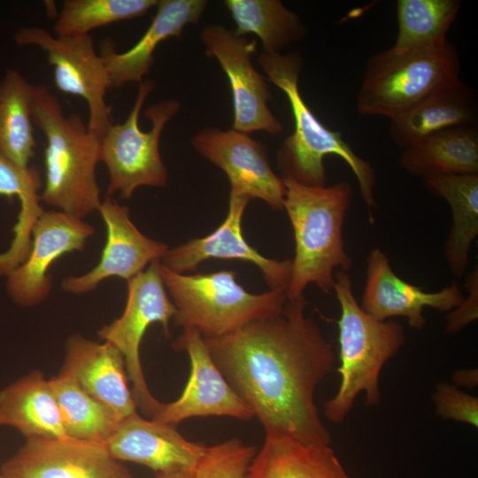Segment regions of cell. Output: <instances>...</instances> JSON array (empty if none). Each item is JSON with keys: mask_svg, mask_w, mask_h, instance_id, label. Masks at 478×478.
I'll use <instances>...</instances> for the list:
<instances>
[{"mask_svg": "<svg viewBox=\"0 0 478 478\" xmlns=\"http://www.w3.org/2000/svg\"><path fill=\"white\" fill-rule=\"evenodd\" d=\"M422 181L451 208L452 223L443 256L451 274L460 278L466 273L470 248L478 235V173L430 176Z\"/></svg>", "mask_w": 478, "mask_h": 478, "instance_id": "25", "label": "cell"}, {"mask_svg": "<svg viewBox=\"0 0 478 478\" xmlns=\"http://www.w3.org/2000/svg\"><path fill=\"white\" fill-rule=\"evenodd\" d=\"M460 71L458 51L449 42L427 50L380 51L366 62L355 100L357 111L392 120L459 80Z\"/></svg>", "mask_w": 478, "mask_h": 478, "instance_id": "7", "label": "cell"}, {"mask_svg": "<svg viewBox=\"0 0 478 478\" xmlns=\"http://www.w3.org/2000/svg\"><path fill=\"white\" fill-rule=\"evenodd\" d=\"M257 62L269 81L286 95L294 119L293 133L283 140L277 151L281 178L306 186H326L328 178L323 160L328 155H335L355 175L360 197L368 209L369 221L374 224L372 210L377 207L375 170L369 161L356 154L341 132L321 123L304 100L299 89L301 54L261 51Z\"/></svg>", "mask_w": 478, "mask_h": 478, "instance_id": "2", "label": "cell"}, {"mask_svg": "<svg viewBox=\"0 0 478 478\" xmlns=\"http://www.w3.org/2000/svg\"><path fill=\"white\" fill-rule=\"evenodd\" d=\"M119 461L143 465L156 473L194 472L206 446L181 436L175 426L138 412L120 421L104 443Z\"/></svg>", "mask_w": 478, "mask_h": 478, "instance_id": "19", "label": "cell"}, {"mask_svg": "<svg viewBox=\"0 0 478 478\" xmlns=\"http://www.w3.org/2000/svg\"><path fill=\"white\" fill-rule=\"evenodd\" d=\"M0 478H5V477L0 474Z\"/></svg>", "mask_w": 478, "mask_h": 478, "instance_id": "38", "label": "cell"}, {"mask_svg": "<svg viewBox=\"0 0 478 478\" xmlns=\"http://www.w3.org/2000/svg\"><path fill=\"white\" fill-rule=\"evenodd\" d=\"M60 372L71 376L120 420L137 413L124 358L113 344L98 343L80 334L69 336Z\"/></svg>", "mask_w": 478, "mask_h": 478, "instance_id": "20", "label": "cell"}, {"mask_svg": "<svg viewBox=\"0 0 478 478\" xmlns=\"http://www.w3.org/2000/svg\"><path fill=\"white\" fill-rule=\"evenodd\" d=\"M305 297L220 337L204 338L227 382L266 435L303 443L331 444L314 401L335 364L333 347L305 313Z\"/></svg>", "mask_w": 478, "mask_h": 478, "instance_id": "1", "label": "cell"}, {"mask_svg": "<svg viewBox=\"0 0 478 478\" xmlns=\"http://www.w3.org/2000/svg\"><path fill=\"white\" fill-rule=\"evenodd\" d=\"M452 379L459 386L474 388L478 383L477 368L457 370L452 375Z\"/></svg>", "mask_w": 478, "mask_h": 478, "instance_id": "36", "label": "cell"}, {"mask_svg": "<svg viewBox=\"0 0 478 478\" xmlns=\"http://www.w3.org/2000/svg\"><path fill=\"white\" fill-rule=\"evenodd\" d=\"M256 453L255 446L245 444L239 438L206 446L193 478H247Z\"/></svg>", "mask_w": 478, "mask_h": 478, "instance_id": "33", "label": "cell"}, {"mask_svg": "<svg viewBox=\"0 0 478 478\" xmlns=\"http://www.w3.org/2000/svg\"><path fill=\"white\" fill-rule=\"evenodd\" d=\"M200 40L205 54L218 61L228 79L233 102L232 129L248 135L257 131L271 135L281 134L283 125L268 106L273 98L269 86L251 63L257 41L214 24L203 27Z\"/></svg>", "mask_w": 478, "mask_h": 478, "instance_id": "11", "label": "cell"}, {"mask_svg": "<svg viewBox=\"0 0 478 478\" xmlns=\"http://www.w3.org/2000/svg\"><path fill=\"white\" fill-rule=\"evenodd\" d=\"M42 180L35 167H23L0 154V196L19 202L13 238L7 251L0 253V275H7L22 263L31 248L33 228L44 212L39 191Z\"/></svg>", "mask_w": 478, "mask_h": 478, "instance_id": "27", "label": "cell"}, {"mask_svg": "<svg viewBox=\"0 0 478 478\" xmlns=\"http://www.w3.org/2000/svg\"><path fill=\"white\" fill-rule=\"evenodd\" d=\"M207 3L205 0H158L150 26L130 49L117 52L111 40L103 41L99 54L108 73L110 89H120L129 82H143L150 73L159 43L170 37H180L186 26L197 24Z\"/></svg>", "mask_w": 478, "mask_h": 478, "instance_id": "21", "label": "cell"}, {"mask_svg": "<svg viewBox=\"0 0 478 478\" xmlns=\"http://www.w3.org/2000/svg\"><path fill=\"white\" fill-rule=\"evenodd\" d=\"M0 426L18 429L26 439L67 437L54 392L41 371L0 390Z\"/></svg>", "mask_w": 478, "mask_h": 478, "instance_id": "23", "label": "cell"}, {"mask_svg": "<svg viewBox=\"0 0 478 478\" xmlns=\"http://www.w3.org/2000/svg\"><path fill=\"white\" fill-rule=\"evenodd\" d=\"M432 399L437 416L478 427V398L446 382L436 384Z\"/></svg>", "mask_w": 478, "mask_h": 478, "instance_id": "34", "label": "cell"}, {"mask_svg": "<svg viewBox=\"0 0 478 478\" xmlns=\"http://www.w3.org/2000/svg\"><path fill=\"white\" fill-rule=\"evenodd\" d=\"M155 89L150 80L139 83L134 105L122 123H112L100 138V162L109 173L107 197L119 192L130 198L142 186L163 188L168 182V173L162 160L159 142L164 128L177 114L181 104L166 99L150 105L144 116L151 122L149 131L139 126L143 105Z\"/></svg>", "mask_w": 478, "mask_h": 478, "instance_id": "8", "label": "cell"}, {"mask_svg": "<svg viewBox=\"0 0 478 478\" xmlns=\"http://www.w3.org/2000/svg\"><path fill=\"white\" fill-rule=\"evenodd\" d=\"M5 478H135L104 443L69 437L26 439L0 467Z\"/></svg>", "mask_w": 478, "mask_h": 478, "instance_id": "15", "label": "cell"}, {"mask_svg": "<svg viewBox=\"0 0 478 478\" xmlns=\"http://www.w3.org/2000/svg\"><path fill=\"white\" fill-rule=\"evenodd\" d=\"M158 0H65L56 19V35H87L97 27L145 15Z\"/></svg>", "mask_w": 478, "mask_h": 478, "instance_id": "32", "label": "cell"}, {"mask_svg": "<svg viewBox=\"0 0 478 478\" xmlns=\"http://www.w3.org/2000/svg\"><path fill=\"white\" fill-rule=\"evenodd\" d=\"M19 45L42 49L53 68L54 82L65 94L80 96L89 109V129L99 139L112 123L111 108L105 101L110 89L108 73L92 37L53 35L36 26L22 27L14 34Z\"/></svg>", "mask_w": 478, "mask_h": 478, "instance_id": "10", "label": "cell"}, {"mask_svg": "<svg viewBox=\"0 0 478 478\" xmlns=\"http://www.w3.org/2000/svg\"><path fill=\"white\" fill-rule=\"evenodd\" d=\"M464 298L456 282L438 291L428 292L397 275L381 249L374 248L367 254L366 280L360 306L378 320L405 317L412 328L421 330L426 324L423 316L426 307L451 312Z\"/></svg>", "mask_w": 478, "mask_h": 478, "instance_id": "17", "label": "cell"}, {"mask_svg": "<svg viewBox=\"0 0 478 478\" xmlns=\"http://www.w3.org/2000/svg\"><path fill=\"white\" fill-rule=\"evenodd\" d=\"M94 234V227L81 219L44 211L33 228L27 257L6 275L11 299L25 307L42 303L52 289L51 265L66 253L83 250Z\"/></svg>", "mask_w": 478, "mask_h": 478, "instance_id": "13", "label": "cell"}, {"mask_svg": "<svg viewBox=\"0 0 478 478\" xmlns=\"http://www.w3.org/2000/svg\"><path fill=\"white\" fill-rule=\"evenodd\" d=\"M460 8L459 0H397V34L391 49L409 52L443 46Z\"/></svg>", "mask_w": 478, "mask_h": 478, "instance_id": "30", "label": "cell"}, {"mask_svg": "<svg viewBox=\"0 0 478 478\" xmlns=\"http://www.w3.org/2000/svg\"><path fill=\"white\" fill-rule=\"evenodd\" d=\"M401 167L413 176L478 173V126L443 129L403 149Z\"/></svg>", "mask_w": 478, "mask_h": 478, "instance_id": "26", "label": "cell"}, {"mask_svg": "<svg viewBox=\"0 0 478 478\" xmlns=\"http://www.w3.org/2000/svg\"><path fill=\"white\" fill-rule=\"evenodd\" d=\"M154 478H193V472L175 471L170 473H156Z\"/></svg>", "mask_w": 478, "mask_h": 478, "instance_id": "37", "label": "cell"}, {"mask_svg": "<svg viewBox=\"0 0 478 478\" xmlns=\"http://www.w3.org/2000/svg\"><path fill=\"white\" fill-rule=\"evenodd\" d=\"M238 35L254 34L261 42L263 50L281 53V50L305 36L307 28L301 18L279 0H226Z\"/></svg>", "mask_w": 478, "mask_h": 478, "instance_id": "28", "label": "cell"}, {"mask_svg": "<svg viewBox=\"0 0 478 478\" xmlns=\"http://www.w3.org/2000/svg\"><path fill=\"white\" fill-rule=\"evenodd\" d=\"M247 478H351L330 444L266 435Z\"/></svg>", "mask_w": 478, "mask_h": 478, "instance_id": "24", "label": "cell"}, {"mask_svg": "<svg viewBox=\"0 0 478 478\" xmlns=\"http://www.w3.org/2000/svg\"><path fill=\"white\" fill-rule=\"evenodd\" d=\"M97 211L106 227L100 260L88 273L63 279L62 288L66 292L92 291L109 277L128 281L153 261L161 260L169 249L166 243L144 235L132 222L128 208L110 197L102 201Z\"/></svg>", "mask_w": 478, "mask_h": 478, "instance_id": "16", "label": "cell"}, {"mask_svg": "<svg viewBox=\"0 0 478 478\" xmlns=\"http://www.w3.org/2000/svg\"><path fill=\"white\" fill-rule=\"evenodd\" d=\"M333 290L341 314L338 320V373L341 383L336 394L324 403V414L341 424L360 392L366 405L381 401L379 377L384 365L396 356L405 341L403 326L395 320H378L358 303L349 272L336 270Z\"/></svg>", "mask_w": 478, "mask_h": 478, "instance_id": "5", "label": "cell"}, {"mask_svg": "<svg viewBox=\"0 0 478 478\" xmlns=\"http://www.w3.org/2000/svg\"><path fill=\"white\" fill-rule=\"evenodd\" d=\"M191 145L227 174L229 196L258 198L274 210H283V179L273 171L259 141L232 128L205 127L192 137Z\"/></svg>", "mask_w": 478, "mask_h": 478, "instance_id": "12", "label": "cell"}, {"mask_svg": "<svg viewBox=\"0 0 478 478\" xmlns=\"http://www.w3.org/2000/svg\"><path fill=\"white\" fill-rule=\"evenodd\" d=\"M33 84L9 69L0 81V154L27 167L36 141L31 116Z\"/></svg>", "mask_w": 478, "mask_h": 478, "instance_id": "29", "label": "cell"}, {"mask_svg": "<svg viewBox=\"0 0 478 478\" xmlns=\"http://www.w3.org/2000/svg\"><path fill=\"white\" fill-rule=\"evenodd\" d=\"M465 287L466 298L447 316L445 331L454 335L478 318V268L475 266L466 275Z\"/></svg>", "mask_w": 478, "mask_h": 478, "instance_id": "35", "label": "cell"}, {"mask_svg": "<svg viewBox=\"0 0 478 478\" xmlns=\"http://www.w3.org/2000/svg\"><path fill=\"white\" fill-rule=\"evenodd\" d=\"M31 116L46 139L41 202L83 220L102 203L96 173L100 139L79 114L65 115L59 100L45 85L33 86Z\"/></svg>", "mask_w": 478, "mask_h": 478, "instance_id": "4", "label": "cell"}, {"mask_svg": "<svg viewBox=\"0 0 478 478\" xmlns=\"http://www.w3.org/2000/svg\"><path fill=\"white\" fill-rule=\"evenodd\" d=\"M159 263L160 260L153 261L147 269L127 281V298L122 314L98 331L102 340L121 352L136 408L150 419L158 413L163 403L150 393L147 385L140 358L141 343L147 328L156 322L162 325L169 338L170 320L176 314L159 274Z\"/></svg>", "mask_w": 478, "mask_h": 478, "instance_id": "9", "label": "cell"}, {"mask_svg": "<svg viewBox=\"0 0 478 478\" xmlns=\"http://www.w3.org/2000/svg\"><path fill=\"white\" fill-rule=\"evenodd\" d=\"M250 201L247 197L229 196L228 212L221 225L204 237L168 249L161 264L173 272L184 274L209 258L243 260L260 269L270 289L286 290L291 275V259L266 258L243 235L242 219Z\"/></svg>", "mask_w": 478, "mask_h": 478, "instance_id": "18", "label": "cell"}, {"mask_svg": "<svg viewBox=\"0 0 478 478\" xmlns=\"http://www.w3.org/2000/svg\"><path fill=\"white\" fill-rule=\"evenodd\" d=\"M49 382L58 405L66 436L105 443L120 421L116 414L63 372L49 379Z\"/></svg>", "mask_w": 478, "mask_h": 478, "instance_id": "31", "label": "cell"}, {"mask_svg": "<svg viewBox=\"0 0 478 478\" xmlns=\"http://www.w3.org/2000/svg\"><path fill=\"white\" fill-rule=\"evenodd\" d=\"M283 181V210L295 239L286 296L289 299L302 297L309 284L330 293L335 271L349 272L352 266L343 236V222L353 198L352 187L346 181L317 187L289 179Z\"/></svg>", "mask_w": 478, "mask_h": 478, "instance_id": "3", "label": "cell"}, {"mask_svg": "<svg viewBox=\"0 0 478 478\" xmlns=\"http://www.w3.org/2000/svg\"><path fill=\"white\" fill-rule=\"evenodd\" d=\"M176 351L187 352L190 374L181 396L171 403H163L152 419L176 426L196 417L227 416L239 420L254 418L249 406L239 397L217 367L201 333L183 328L173 343Z\"/></svg>", "mask_w": 478, "mask_h": 478, "instance_id": "14", "label": "cell"}, {"mask_svg": "<svg viewBox=\"0 0 478 478\" xmlns=\"http://www.w3.org/2000/svg\"><path fill=\"white\" fill-rule=\"evenodd\" d=\"M158 271L176 308L174 325L195 328L204 338L226 335L275 313L288 299L284 289L248 292L236 281L234 271L184 274L169 270L161 262Z\"/></svg>", "mask_w": 478, "mask_h": 478, "instance_id": "6", "label": "cell"}, {"mask_svg": "<svg viewBox=\"0 0 478 478\" xmlns=\"http://www.w3.org/2000/svg\"><path fill=\"white\" fill-rule=\"evenodd\" d=\"M477 116L474 90L459 79L405 113L389 120L388 131L392 142L405 149L443 129L476 125Z\"/></svg>", "mask_w": 478, "mask_h": 478, "instance_id": "22", "label": "cell"}]
</instances>
